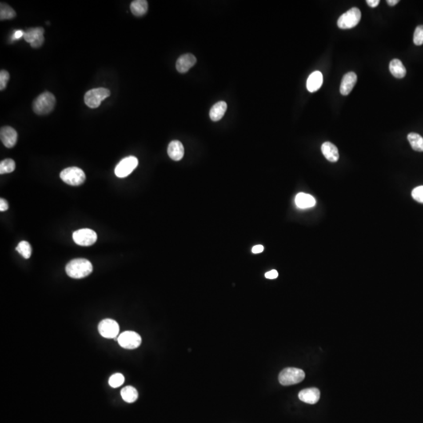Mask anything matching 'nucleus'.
<instances>
[{
    "mask_svg": "<svg viewBox=\"0 0 423 423\" xmlns=\"http://www.w3.org/2000/svg\"><path fill=\"white\" fill-rule=\"evenodd\" d=\"M65 270L69 277L75 279L83 278L92 273L93 265L85 259H75L67 264Z\"/></svg>",
    "mask_w": 423,
    "mask_h": 423,
    "instance_id": "obj_1",
    "label": "nucleus"
},
{
    "mask_svg": "<svg viewBox=\"0 0 423 423\" xmlns=\"http://www.w3.org/2000/svg\"><path fill=\"white\" fill-rule=\"evenodd\" d=\"M55 97L49 92L40 94L33 102V111L38 115L49 114L55 106Z\"/></svg>",
    "mask_w": 423,
    "mask_h": 423,
    "instance_id": "obj_2",
    "label": "nucleus"
},
{
    "mask_svg": "<svg viewBox=\"0 0 423 423\" xmlns=\"http://www.w3.org/2000/svg\"><path fill=\"white\" fill-rule=\"evenodd\" d=\"M111 92L106 88L90 89L84 96L85 105L90 109H97L104 100L110 97Z\"/></svg>",
    "mask_w": 423,
    "mask_h": 423,
    "instance_id": "obj_3",
    "label": "nucleus"
},
{
    "mask_svg": "<svg viewBox=\"0 0 423 423\" xmlns=\"http://www.w3.org/2000/svg\"><path fill=\"white\" fill-rule=\"evenodd\" d=\"M305 379V372L296 368H287L279 374L278 380L283 385H291L300 384Z\"/></svg>",
    "mask_w": 423,
    "mask_h": 423,
    "instance_id": "obj_4",
    "label": "nucleus"
},
{
    "mask_svg": "<svg viewBox=\"0 0 423 423\" xmlns=\"http://www.w3.org/2000/svg\"><path fill=\"white\" fill-rule=\"evenodd\" d=\"M64 182L71 186H79L85 181V174L82 169L78 167H69L64 169L60 174Z\"/></svg>",
    "mask_w": 423,
    "mask_h": 423,
    "instance_id": "obj_5",
    "label": "nucleus"
},
{
    "mask_svg": "<svg viewBox=\"0 0 423 423\" xmlns=\"http://www.w3.org/2000/svg\"><path fill=\"white\" fill-rule=\"evenodd\" d=\"M361 13L358 8H351L350 10L342 14L337 21V25L341 29H353L361 21Z\"/></svg>",
    "mask_w": 423,
    "mask_h": 423,
    "instance_id": "obj_6",
    "label": "nucleus"
},
{
    "mask_svg": "<svg viewBox=\"0 0 423 423\" xmlns=\"http://www.w3.org/2000/svg\"><path fill=\"white\" fill-rule=\"evenodd\" d=\"M138 165V159L134 156H129L120 161L119 163L116 165L115 173L116 177L124 178L131 174L133 171L136 169Z\"/></svg>",
    "mask_w": 423,
    "mask_h": 423,
    "instance_id": "obj_7",
    "label": "nucleus"
},
{
    "mask_svg": "<svg viewBox=\"0 0 423 423\" xmlns=\"http://www.w3.org/2000/svg\"><path fill=\"white\" fill-rule=\"evenodd\" d=\"M73 237L75 242L81 246H90L97 240L96 232L88 228L76 231L73 233Z\"/></svg>",
    "mask_w": 423,
    "mask_h": 423,
    "instance_id": "obj_8",
    "label": "nucleus"
},
{
    "mask_svg": "<svg viewBox=\"0 0 423 423\" xmlns=\"http://www.w3.org/2000/svg\"><path fill=\"white\" fill-rule=\"evenodd\" d=\"M118 344L127 349H137L141 346L142 339L137 332L126 331L121 333L118 338Z\"/></svg>",
    "mask_w": 423,
    "mask_h": 423,
    "instance_id": "obj_9",
    "label": "nucleus"
},
{
    "mask_svg": "<svg viewBox=\"0 0 423 423\" xmlns=\"http://www.w3.org/2000/svg\"><path fill=\"white\" fill-rule=\"evenodd\" d=\"M100 334L106 339H115L118 336L119 326L118 323L112 319H105L98 325Z\"/></svg>",
    "mask_w": 423,
    "mask_h": 423,
    "instance_id": "obj_10",
    "label": "nucleus"
},
{
    "mask_svg": "<svg viewBox=\"0 0 423 423\" xmlns=\"http://www.w3.org/2000/svg\"><path fill=\"white\" fill-rule=\"evenodd\" d=\"M44 29L42 28H31L27 29L24 35V38L27 42L30 43L33 48H38L42 46L45 41Z\"/></svg>",
    "mask_w": 423,
    "mask_h": 423,
    "instance_id": "obj_11",
    "label": "nucleus"
},
{
    "mask_svg": "<svg viewBox=\"0 0 423 423\" xmlns=\"http://www.w3.org/2000/svg\"><path fill=\"white\" fill-rule=\"evenodd\" d=\"M1 141L4 146L12 148L15 146L17 141V133L15 129L10 126H4L0 131Z\"/></svg>",
    "mask_w": 423,
    "mask_h": 423,
    "instance_id": "obj_12",
    "label": "nucleus"
},
{
    "mask_svg": "<svg viewBox=\"0 0 423 423\" xmlns=\"http://www.w3.org/2000/svg\"><path fill=\"white\" fill-rule=\"evenodd\" d=\"M197 62L196 57L192 53H186L179 57L177 61V70L180 73H186Z\"/></svg>",
    "mask_w": 423,
    "mask_h": 423,
    "instance_id": "obj_13",
    "label": "nucleus"
},
{
    "mask_svg": "<svg viewBox=\"0 0 423 423\" xmlns=\"http://www.w3.org/2000/svg\"><path fill=\"white\" fill-rule=\"evenodd\" d=\"M357 81V75L354 73L350 72L346 73L342 79L341 85H340V93L342 95L346 96L349 94L354 87Z\"/></svg>",
    "mask_w": 423,
    "mask_h": 423,
    "instance_id": "obj_14",
    "label": "nucleus"
},
{
    "mask_svg": "<svg viewBox=\"0 0 423 423\" xmlns=\"http://www.w3.org/2000/svg\"><path fill=\"white\" fill-rule=\"evenodd\" d=\"M321 397L320 390L317 388H309L300 391L299 393V398L303 402L307 404H314L317 403Z\"/></svg>",
    "mask_w": 423,
    "mask_h": 423,
    "instance_id": "obj_15",
    "label": "nucleus"
},
{
    "mask_svg": "<svg viewBox=\"0 0 423 423\" xmlns=\"http://www.w3.org/2000/svg\"><path fill=\"white\" fill-rule=\"evenodd\" d=\"M168 154L171 159L180 161L184 155V148L182 143L179 141H171L168 147Z\"/></svg>",
    "mask_w": 423,
    "mask_h": 423,
    "instance_id": "obj_16",
    "label": "nucleus"
},
{
    "mask_svg": "<svg viewBox=\"0 0 423 423\" xmlns=\"http://www.w3.org/2000/svg\"><path fill=\"white\" fill-rule=\"evenodd\" d=\"M321 152L328 161L336 162L340 158L338 148L331 142H325L321 146Z\"/></svg>",
    "mask_w": 423,
    "mask_h": 423,
    "instance_id": "obj_17",
    "label": "nucleus"
},
{
    "mask_svg": "<svg viewBox=\"0 0 423 423\" xmlns=\"http://www.w3.org/2000/svg\"><path fill=\"white\" fill-rule=\"evenodd\" d=\"M296 206L300 209H309L316 205V200L309 193H299L295 198Z\"/></svg>",
    "mask_w": 423,
    "mask_h": 423,
    "instance_id": "obj_18",
    "label": "nucleus"
},
{
    "mask_svg": "<svg viewBox=\"0 0 423 423\" xmlns=\"http://www.w3.org/2000/svg\"><path fill=\"white\" fill-rule=\"evenodd\" d=\"M323 83V75L321 73L316 71L314 73L309 75L307 82V88L308 91L313 93L318 90L321 87Z\"/></svg>",
    "mask_w": 423,
    "mask_h": 423,
    "instance_id": "obj_19",
    "label": "nucleus"
},
{
    "mask_svg": "<svg viewBox=\"0 0 423 423\" xmlns=\"http://www.w3.org/2000/svg\"><path fill=\"white\" fill-rule=\"evenodd\" d=\"M227 109H228V105H227L226 102H224V101L217 102L211 109L210 112H209V117L213 121H219L224 117Z\"/></svg>",
    "mask_w": 423,
    "mask_h": 423,
    "instance_id": "obj_20",
    "label": "nucleus"
},
{
    "mask_svg": "<svg viewBox=\"0 0 423 423\" xmlns=\"http://www.w3.org/2000/svg\"><path fill=\"white\" fill-rule=\"evenodd\" d=\"M389 71L391 74L397 78H404L406 76V69L403 63L398 59H393L389 63Z\"/></svg>",
    "mask_w": 423,
    "mask_h": 423,
    "instance_id": "obj_21",
    "label": "nucleus"
},
{
    "mask_svg": "<svg viewBox=\"0 0 423 423\" xmlns=\"http://www.w3.org/2000/svg\"><path fill=\"white\" fill-rule=\"evenodd\" d=\"M130 10L133 15L141 17L146 14L148 10V3L146 0H135L130 5Z\"/></svg>",
    "mask_w": 423,
    "mask_h": 423,
    "instance_id": "obj_22",
    "label": "nucleus"
},
{
    "mask_svg": "<svg viewBox=\"0 0 423 423\" xmlns=\"http://www.w3.org/2000/svg\"><path fill=\"white\" fill-rule=\"evenodd\" d=\"M121 396L125 402L133 403L138 398V392L133 386H125L121 390Z\"/></svg>",
    "mask_w": 423,
    "mask_h": 423,
    "instance_id": "obj_23",
    "label": "nucleus"
},
{
    "mask_svg": "<svg viewBox=\"0 0 423 423\" xmlns=\"http://www.w3.org/2000/svg\"><path fill=\"white\" fill-rule=\"evenodd\" d=\"M408 140L413 150L416 152H423V138L420 134L416 133H409Z\"/></svg>",
    "mask_w": 423,
    "mask_h": 423,
    "instance_id": "obj_24",
    "label": "nucleus"
},
{
    "mask_svg": "<svg viewBox=\"0 0 423 423\" xmlns=\"http://www.w3.org/2000/svg\"><path fill=\"white\" fill-rule=\"evenodd\" d=\"M16 17V12L13 8L10 7L7 4L1 2L0 4V19L3 20L12 19Z\"/></svg>",
    "mask_w": 423,
    "mask_h": 423,
    "instance_id": "obj_25",
    "label": "nucleus"
},
{
    "mask_svg": "<svg viewBox=\"0 0 423 423\" xmlns=\"http://www.w3.org/2000/svg\"><path fill=\"white\" fill-rule=\"evenodd\" d=\"M16 250L25 259L30 258L32 255V246L28 241H21L16 247Z\"/></svg>",
    "mask_w": 423,
    "mask_h": 423,
    "instance_id": "obj_26",
    "label": "nucleus"
},
{
    "mask_svg": "<svg viewBox=\"0 0 423 423\" xmlns=\"http://www.w3.org/2000/svg\"><path fill=\"white\" fill-rule=\"evenodd\" d=\"M15 161L10 158L3 160L0 162V174L10 173L15 170Z\"/></svg>",
    "mask_w": 423,
    "mask_h": 423,
    "instance_id": "obj_27",
    "label": "nucleus"
},
{
    "mask_svg": "<svg viewBox=\"0 0 423 423\" xmlns=\"http://www.w3.org/2000/svg\"><path fill=\"white\" fill-rule=\"evenodd\" d=\"M124 381H125L124 376L120 373H116L109 379V385L113 388H117L121 386L124 384Z\"/></svg>",
    "mask_w": 423,
    "mask_h": 423,
    "instance_id": "obj_28",
    "label": "nucleus"
},
{
    "mask_svg": "<svg viewBox=\"0 0 423 423\" xmlns=\"http://www.w3.org/2000/svg\"><path fill=\"white\" fill-rule=\"evenodd\" d=\"M414 43L417 46H421L423 44V25H420L416 28L413 38Z\"/></svg>",
    "mask_w": 423,
    "mask_h": 423,
    "instance_id": "obj_29",
    "label": "nucleus"
},
{
    "mask_svg": "<svg viewBox=\"0 0 423 423\" xmlns=\"http://www.w3.org/2000/svg\"><path fill=\"white\" fill-rule=\"evenodd\" d=\"M412 196L416 201L423 204V186H419L415 188L412 191Z\"/></svg>",
    "mask_w": 423,
    "mask_h": 423,
    "instance_id": "obj_30",
    "label": "nucleus"
},
{
    "mask_svg": "<svg viewBox=\"0 0 423 423\" xmlns=\"http://www.w3.org/2000/svg\"><path fill=\"white\" fill-rule=\"evenodd\" d=\"M10 80V74L6 71L2 70L0 72V89L3 90L6 89L8 81Z\"/></svg>",
    "mask_w": 423,
    "mask_h": 423,
    "instance_id": "obj_31",
    "label": "nucleus"
},
{
    "mask_svg": "<svg viewBox=\"0 0 423 423\" xmlns=\"http://www.w3.org/2000/svg\"><path fill=\"white\" fill-rule=\"evenodd\" d=\"M24 35H25V32L22 30H17L14 32L13 36H12L11 40L12 41H14L16 39H19L21 37H24Z\"/></svg>",
    "mask_w": 423,
    "mask_h": 423,
    "instance_id": "obj_32",
    "label": "nucleus"
},
{
    "mask_svg": "<svg viewBox=\"0 0 423 423\" xmlns=\"http://www.w3.org/2000/svg\"><path fill=\"white\" fill-rule=\"evenodd\" d=\"M265 277L268 279H275L278 277V273L276 269H272L270 271L265 273Z\"/></svg>",
    "mask_w": 423,
    "mask_h": 423,
    "instance_id": "obj_33",
    "label": "nucleus"
},
{
    "mask_svg": "<svg viewBox=\"0 0 423 423\" xmlns=\"http://www.w3.org/2000/svg\"><path fill=\"white\" fill-rule=\"evenodd\" d=\"M8 209H9V205H8L7 201L4 199V198H1L0 199V211L1 212H5Z\"/></svg>",
    "mask_w": 423,
    "mask_h": 423,
    "instance_id": "obj_34",
    "label": "nucleus"
},
{
    "mask_svg": "<svg viewBox=\"0 0 423 423\" xmlns=\"http://www.w3.org/2000/svg\"><path fill=\"white\" fill-rule=\"evenodd\" d=\"M264 248L263 245H257L256 246L253 247V249H252V252L254 254H259V253H262L263 251H264Z\"/></svg>",
    "mask_w": 423,
    "mask_h": 423,
    "instance_id": "obj_35",
    "label": "nucleus"
},
{
    "mask_svg": "<svg viewBox=\"0 0 423 423\" xmlns=\"http://www.w3.org/2000/svg\"><path fill=\"white\" fill-rule=\"evenodd\" d=\"M380 0H367V3L371 7L375 8L380 4Z\"/></svg>",
    "mask_w": 423,
    "mask_h": 423,
    "instance_id": "obj_36",
    "label": "nucleus"
},
{
    "mask_svg": "<svg viewBox=\"0 0 423 423\" xmlns=\"http://www.w3.org/2000/svg\"><path fill=\"white\" fill-rule=\"evenodd\" d=\"M398 2V0H388V1H387V3H388V5H389V6H395V5H397Z\"/></svg>",
    "mask_w": 423,
    "mask_h": 423,
    "instance_id": "obj_37",
    "label": "nucleus"
}]
</instances>
